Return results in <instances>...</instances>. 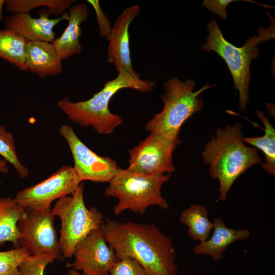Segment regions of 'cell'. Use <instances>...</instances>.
<instances>
[{"label":"cell","instance_id":"obj_1","mask_svg":"<svg viewBox=\"0 0 275 275\" xmlns=\"http://www.w3.org/2000/svg\"><path fill=\"white\" fill-rule=\"evenodd\" d=\"M102 228L117 260L135 259L146 275H176V252L171 238L154 224L106 219Z\"/></svg>","mask_w":275,"mask_h":275},{"label":"cell","instance_id":"obj_2","mask_svg":"<svg viewBox=\"0 0 275 275\" xmlns=\"http://www.w3.org/2000/svg\"><path fill=\"white\" fill-rule=\"evenodd\" d=\"M242 124L227 125L216 130L215 136L207 142L202 153L203 162L209 165V173L219 181L220 201H225L236 179L247 170L262 162L255 148L244 145Z\"/></svg>","mask_w":275,"mask_h":275},{"label":"cell","instance_id":"obj_3","mask_svg":"<svg viewBox=\"0 0 275 275\" xmlns=\"http://www.w3.org/2000/svg\"><path fill=\"white\" fill-rule=\"evenodd\" d=\"M156 82V80L142 79L136 73L122 71L115 78L106 82L91 98L72 102L65 97L58 101L57 106L72 121L82 126H91L98 134H107L123 123L120 116L112 113L109 109V102L115 94L126 88L148 93L155 88Z\"/></svg>","mask_w":275,"mask_h":275},{"label":"cell","instance_id":"obj_4","mask_svg":"<svg viewBox=\"0 0 275 275\" xmlns=\"http://www.w3.org/2000/svg\"><path fill=\"white\" fill-rule=\"evenodd\" d=\"M271 25L263 26L257 30L258 36L249 37L243 45L238 47L227 41L224 37L216 21L211 18L207 28L209 34L206 43L201 49L206 52L214 51L226 62L232 75L235 89L239 91L240 110L245 111L249 100L250 65L260 52L258 45L274 38V21L270 16Z\"/></svg>","mask_w":275,"mask_h":275},{"label":"cell","instance_id":"obj_5","mask_svg":"<svg viewBox=\"0 0 275 275\" xmlns=\"http://www.w3.org/2000/svg\"><path fill=\"white\" fill-rule=\"evenodd\" d=\"M171 176L169 174H147L119 168L108 182L104 195L118 198V202L113 209L116 216L127 210L143 214L153 205L169 209L170 206L162 196L161 189Z\"/></svg>","mask_w":275,"mask_h":275},{"label":"cell","instance_id":"obj_6","mask_svg":"<svg viewBox=\"0 0 275 275\" xmlns=\"http://www.w3.org/2000/svg\"><path fill=\"white\" fill-rule=\"evenodd\" d=\"M207 82L200 89L194 91L196 82L192 79L181 81L177 77L166 81L161 96L162 110L155 114L146 123L145 129L151 132L169 135L180 134L183 123L203 107V100L199 96L208 89L216 85Z\"/></svg>","mask_w":275,"mask_h":275},{"label":"cell","instance_id":"obj_7","mask_svg":"<svg viewBox=\"0 0 275 275\" xmlns=\"http://www.w3.org/2000/svg\"><path fill=\"white\" fill-rule=\"evenodd\" d=\"M84 189L80 183L71 196L59 199L52 208L61 222L59 243L64 258H71L77 243L91 232L101 228L104 222L96 207H87Z\"/></svg>","mask_w":275,"mask_h":275},{"label":"cell","instance_id":"obj_8","mask_svg":"<svg viewBox=\"0 0 275 275\" xmlns=\"http://www.w3.org/2000/svg\"><path fill=\"white\" fill-rule=\"evenodd\" d=\"M52 208L46 210L25 209L17 223L19 233L18 248L26 249L31 256L47 254L54 260H64L57 232L53 224Z\"/></svg>","mask_w":275,"mask_h":275},{"label":"cell","instance_id":"obj_9","mask_svg":"<svg viewBox=\"0 0 275 275\" xmlns=\"http://www.w3.org/2000/svg\"><path fill=\"white\" fill-rule=\"evenodd\" d=\"M180 142L179 135L151 132L128 151L127 168L147 174H171L175 171L173 153Z\"/></svg>","mask_w":275,"mask_h":275},{"label":"cell","instance_id":"obj_10","mask_svg":"<svg viewBox=\"0 0 275 275\" xmlns=\"http://www.w3.org/2000/svg\"><path fill=\"white\" fill-rule=\"evenodd\" d=\"M80 183L73 167L64 166L46 179L18 191L15 198L24 209L46 210L54 200L71 195Z\"/></svg>","mask_w":275,"mask_h":275},{"label":"cell","instance_id":"obj_11","mask_svg":"<svg viewBox=\"0 0 275 275\" xmlns=\"http://www.w3.org/2000/svg\"><path fill=\"white\" fill-rule=\"evenodd\" d=\"M59 132L68 145L74 161L73 168L81 182L108 183L116 175L119 168L117 162L94 152L79 139L71 126L62 125Z\"/></svg>","mask_w":275,"mask_h":275},{"label":"cell","instance_id":"obj_12","mask_svg":"<svg viewBox=\"0 0 275 275\" xmlns=\"http://www.w3.org/2000/svg\"><path fill=\"white\" fill-rule=\"evenodd\" d=\"M74 261L66 267L81 270L82 275H107L117 260L113 248L106 242L102 228L94 230L76 245Z\"/></svg>","mask_w":275,"mask_h":275},{"label":"cell","instance_id":"obj_13","mask_svg":"<svg viewBox=\"0 0 275 275\" xmlns=\"http://www.w3.org/2000/svg\"><path fill=\"white\" fill-rule=\"evenodd\" d=\"M140 13V7L133 5L125 8L116 19L107 39V62L117 72L124 71L134 74L130 56L129 28Z\"/></svg>","mask_w":275,"mask_h":275},{"label":"cell","instance_id":"obj_14","mask_svg":"<svg viewBox=\"0 0 275 275\" xmlns=\"http://www.w3.org/2000/svg\"><path fill=\"white\" fill-rule=\"evenodd\" d=\"M39 14V17L34 18L28 13H13L5 18L6 29L29 41L51 42L55 36L53 28L62 20H67L68 14L66 12L56 18H50V15L45 12H41Z\"/></svg>","mask_w":275,"mask_h":275},{"label":"cell","instance_id":"obj_15","mask_svg":"<svg viewBox=\"0 0 275 275\" xmlns=\"http://www.w3.org/2000/svg\"><path fill=\"white\" fill-rule=\"evenodd\" d=\"M68 10L67 27L59 37L54 38L51 42L62 60L81 52V25L87 20L89 15L88 6L85 3L72 5Z\"/></svg>","mask_w":275,"mask_h":275},{"label":"cell","instance_id":"obj_16","mask_svg":"<svg viewBox=\"0 0 275 275\" xmlns=\"http://www.w3.org/2000/svg\"><path fill=\"white\" fill-rule=\"evenodd\" d=\"M212 236L207 240L200 242L194 246L193 252L196 255H206L217 261L224 257V253L232 243L250 238L251 233L246 228L234 229L227 226L221 217H216L213 221Z\"/></svg>","mask_w":275,"mask_h":275},{"label":"cell","instance_id":"obj_17","mask_svg":"<svg viewBox=\"0 0 275 275\" xmlns=\"http://www.w3.org/2000/svg\"><path fill=\"white\" fill-rule=\"evenodd\" d=\"M51 42L28 41L25 48L27 71L41 77L55 76L62 71L63 65Z\"/></svg>","mask_w":275,"mask_h":275},{"label":"cell","instance_id":"obj_18","mask_svg":"<svg viewBox=\"0 0 275 275\" xmlns=\"http://www.w3.org/2000/svg\"><path fill=\"white\" fill-rule=\"evenodd\" d=\"M25 209L11 197L0 199V246L11 242L14 248H18L19 233L17 223Z\"/></svg>","mask_w":275,"mask_h":275},{"label":"cell","instance_id":"obj_19","mask_svg":"<svg viewBox=\"0 0 275 275\" xmlns=\"http://www.w3.org/2000/svg\"><path fill=\"white\" fill-rule=\"evenodd\" d=\"M180 223L188 227L187 234L195 241L207 240L213 227L208 218V211L203 205L192 204L185 209L179 217Z\"/></svg>","mask_w":275,"mask_h":275},{"label":"cell","instance_id":"obj_20","mask_svg":"<svg viewBox=\"0 0 275 275\" xmlns=\"http://www.w3.org/2000/svg\"><path fill=\"white\" fill-rule=\"evenodd\" d=\"M255 112L264 125V134L259 137H243V141L262 151L265 156V162L261 163L262 168L268 174L274 176L275 129L262 111Z\"/></svg>","mask_w":275,"mask_h":275},{"label":"cell","instance_id":"obj_21","mask_svg":"<svg viewBox=\"0 0 275 275\" xmlns=\"http://www.w3.org/2000/svg\"><path fill=\"white\" fill-rule=\"evenodd\" d=\"M28 41L10 30H0V58L21 70L27 71L25 48Z\"/></svg>","mask_w":275,"mask_h":275},{"label":"cell","instance_id":"obj_22","mask_svg":"<svg viewBox=\"0 0 275 275\" xmlns=\"http://www.w3.org/2000/svg\"><path fill=\"white\" fill-rule=\"evenodd\" d=\"M76 2L74 0H7L5 5L12 13H29L33 9L45 7L47 9L44 12L48 14L61 16Z\"/></svg>","mask_w":275,"mask_h":275},{"label":"cell","instance_id":"obj_23","mask_svg":"<svg viewBox=\"0 0 275 275\" xmlns=\"http://www.w3.org/2000/svg\"><path fill=\"white\" fill-rule=\"evenodd\" d=\"M0 156L11 163L20 177L29 176L28 169L20 162L17 155L12 134L7 131L2 125H0Z\"/></svg>","mask_w":275,"mask_h":275},{"label":"cell","instance_id":"obj_24","mask_svg":"<svg viewBox=\"0 0 275 275\" xmlns=\"http://www.w3.org/2000/svg\"><path fill=\"white\" fill-rule=\"evenodd\" d=\"M31 256L23 248L0 252V275H21L19 266Z\"/></svg>","mask_w":275,"mask_h":275},{"label":"cell","instance_id":"obj_25","mask_svg":"<svg viewBox=\"0 0 275 275\" xmlns=\"http://www.w3.org/2000/svg\"><path fill=\"white\" fill-rule=\"evenodd\" d=\"M54 260L53 257L47 254L31 256L19 266L21 275H44L46 266Z\"/></svg>","mask_w":275,"mask_h":275},{"label":"cell","instance_id":"obj_26","mask_svg":"<svg viewBox=\"0 0 275 275\" xmlns=\"http://www.w3.org/2000/svg\"><path fill=\"white\" fill-rule=\"evenodd\" d=\"M107 275H146V273L137 260L130 257H125L116 260Z\"/></svg>","mask_w":275,"mask_h":275},{"label":"cell","instance_id":"obj_27","mask_svg":"<svg viewBox=\"0 0 275 275\" xmlns=\"http://www.w3.org/2000/svg\"><path fill=\"white\" fill-rule=\"evenodd\" d=\"M94 8L98 24L99 26V33L102 37L108 39L111 32V23L108 18L104 14L100 6L99 1L97 0H87Z\"/></svg>","mask_w":275,"mask_h":275},{"label":"cell","instance_id":"obj_28","mask_svg":"<svg viewBox=\"0 0 275 275\" xmlns=\"http://www.w3.org/2000/svg\"><path fill=\"white\" fill-rule=\"evenodd\" d=\"M234 0H205L202 6L207 8L210 11L218 15L223 20H226L228 14L226 7L231 3L236 2Z\"/></svg>","mask_w":275,"mask_h":275},{"label":"cell","instance_id":"obj_29","mask_svg":"<svg viewBox=\"0 0 275 275\" xmlns=\"http://www.w3.org/2000/svg\"><path fill=\"white\" fill-rule=\"evenodd\" d=\"M8 172L9 169L6 161L0 157V173L7 174Z\"/></svg>","mask_w":275,"mask_h":275},{"label":"cell","instance_id":"obj_30","mask_svg":"<svg viewBox=\"0 0 275 275\" xmlns=\"http://www.w3.org/2000/svg\"><path fill=\"white\" fill-rule=\"evenodd\" d=\"M6 1L0 0V21L3 18V8L5 5Z\"/></svg>","mask_w":275,"mask_h":275},{"label":"cell","instance_id":"obj_31","mask_svg":"<svg viewBox=\"0 0 275 275\" xmlns=\"http://www.w3.org/2000/svg\"><path fill=\"white\" fill-rule=\"evenodd\" d=\"M68 275H82L78 273L76 270L73 269H71L68 272Z\"/></svg>","mask_w":275,"mask_h":275},{"label":"cell","instance_id":"obj_32","mask_svg":"<svg viewBox=\"0 0 275 275\" xmlns=\"http://www.w3.org/2000/svg\"><path fill=\"white\" fill-rule=\"evenodd\" d=\"M1 182L0 181V185H1Z\"/></svg>","mask_w":275,"mask_h":275}]
</instances>
